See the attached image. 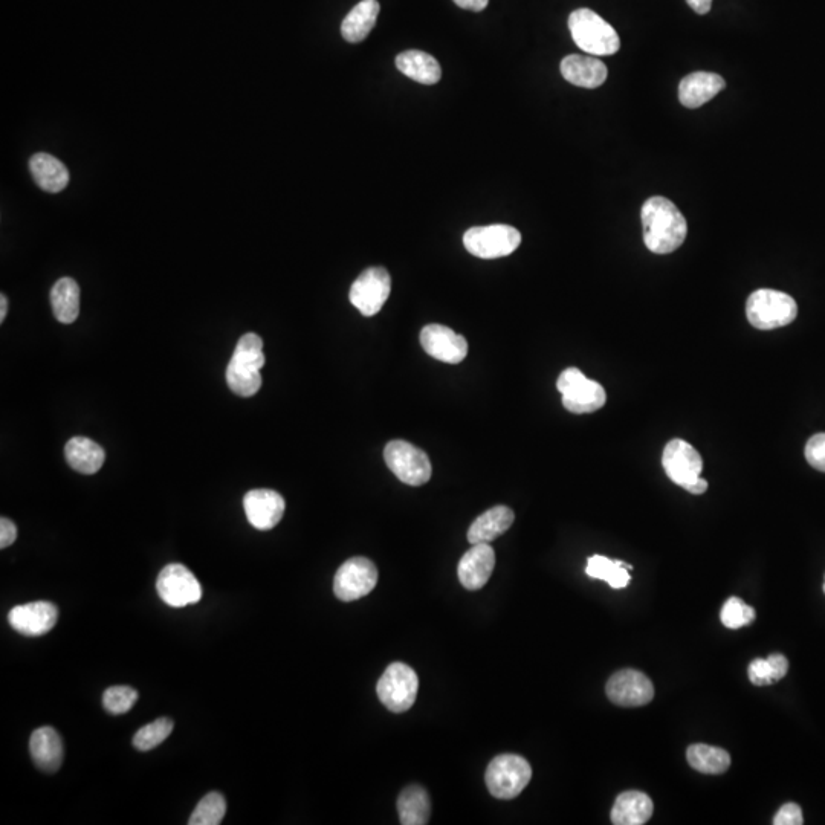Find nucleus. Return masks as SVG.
Segmentation results:
<instances>
[{
	"instance_id": "obj_1",
	"label": "nucleus",
	"mask_w": 825,
	"mask_h": 825,
	"mask_svg": "<svg viewBox=\"0 0 825 825\" xmlns=\"http://www.w3.org/2000/svg\"><path fill=\"white\" fill-rule=\"evenodd\" d=\"M644 243L654 254H671L685 242L688 225L679 208L662 196L648 199L642 207Z\"/></svg>"
},
{
	"instance_id": "obj_2",
	"label": "nucleus",
	"mask_w": 825,
	"mask_h": 825,
	"mask_svg": "<svg viewBox=\"0 0 825 825\" xmlns=\"http://www.w3.org/2000/svg\"><path fill=\"white\" fill-rule=\"evenodd\" d=\"M263 340L256 334H246L237 341L233 358L227 367V382L231 392L251 398L262 387L260 370L265 366Z\"/></svg>"
},
{
	"instance_id": "obj_3",
	"label": "nucleus",
	"mask_w": 825,
	"mask_h": 825,
	"mask_svg": "<svg viewBox=\"0 0 825 825\" xmlns=\"http://www.w3.org/2000/svg\"><path fill=\"white\" fill-rule=\"evenodd\" d=\"M569 30L578 48L592 55H613L621 48V39L610 23L589 8L573 11Z\"/></svg>"
},
{
	"instance_id": "obj_4",
	"label": "nucleus",
	"mask_w": 825,
	"mask_h": 825,
	"mask_svg": "<svg viewBox=\"0 0 825 825\" xmlns=\"http://www.w3.org/2000/svg\"><path fill=\"white\" fill-rule=\"evenodd\" d=\"M749 323L760 330L778 329L795 321L798 305L786 292L758 289L746 303Z\"/></svg>"
},
{
	"instance_id": "obj_5",
	"label": "nucleus",
	"mask_w": 825,
	"mask_h": 825,
	"mask_svg": "<svg viewBox=\"0 0 825 825\" xmlns=\"http://www.w3.org/2000/svg\"><path fill=\"white\" fill-rule=\"evenodd\" d=\"M532 778V767L520 755L505 754L495 757L486 769L485 781L497 800H512L526 789Z\"/></svg>"
},
{
	"instance_id": "obj_6",
	"label": "nucleus",
	"mask_w": 825,
	"mask_h": 825,
	"mask_svg": "<svg viewBox=\"0 0 825 825\" xmlns=\"http://www.w3.org/2000/svg\"><path fill=\"white\" fill-rule=\"evenodd\" d=\"M557 389L563 396L564 408L575 415L593 413L604 407L607 401L604 387L599 382L586 378L576 367H570L561 373Z\"/></svg>"
},
{
	"instance_id": "obj_7",
	"label": "nucleus",
	"mask_w": 825,
	"mask_h": 825,
	"mask_svg": "<svg viewBox=\"0 0 825 825\" xmlns=\"http://www.w3.org/2000/svg\"><path fill=\"white\" fill-rule=\"evenodd\" d=\"M520 243V231L502 224L470 228L463 236L466 251L485 260L511 256Z\"/></svg>"
},
{
	"instance_id": "obj_8",
	"label": "nucleus",
	"mask_w": 825,
	"mask_h": 825,
	"mask_svg": "<svg viewBox=\"0 0 825 825\" xmlns=\"http://www.w3.org/2000/svg\"><path fill=\"white\" fill-rule=\"evenodd\" d=\"M419 679L413 668L402 662L390 665L376 686L379 700L392 712H405L415 705Z\"/></svg>"
},
{
	"instance_id": "obj_9",
	"label": "nucleus",
	"mask_w": 825,
	"mask_h": 825,
	"mask_svg": "<svg viewBox=\"0 0 825 825\" xmlns=\"http://www.w3.org/2000/svg\"><path fill=\"white\" fill-rule=\"evenodd\" d=\"M384 459L390 471L405 485H425L433 474L427 453L405 440L389 442L384 450Z\"/></svg>"
},
{
	"instance_id": "obj_10",
	"label": "nucleus",
	"mask_w": 825,
	"mask_h": 825,
	"mask_svg": "<svg viewBox=\"0 0 825 825\" xmlns=\"http://www.w3.org/2000/svg\"><path fill=\"white\" fill-rule=\"evenodd\" d=\"M156 592L159 598L173 609L196 604L204 595L198 578L184 564L179 563L169 564L159 572Z\"/></svg>"
},
{
	"instance_id": "obj_11",
	"label": "nucleus",
	"mask_w": 825,
	"mask_h": 825,
	"mask_svg": "<svg viewBox=\"0 0 825 825\" xmlns=\"http://www.w3.org/2000/svg\"><path fill=\"white\" fill-rule=\"evenodd\" d=\"M392 291V279L387 269H366L350 288V303L355 306L364 317H373L381 311L385 301L389 300Z\"/></svg>"
},
{
	"instance_id": "obj_12",
	"label": "nucleus",
	"mask_w": 825,
	"mask_h": 825,
	"mask_svg": "<svg viewBox=\"0 0 825 825\" xmlns=\"http://www.w3.org/2000/svg\"><path fill=\"white\" fill-rule=\"evenodd\" d=\"M378 584V569L369 558L347 560L335 573L334 593L344 602L356 601L373 592Z\"/></svg>"
},
{
	"instance_id": "obj_13",
	"label": "nucleus",
	"mask_w": 825,
	"mask_h": 825,
	"mask_svg": "<svg viewBox=\"0 0 825 825\" xmlns=\"http://www.w3.org/2000/svg\"><path fill=\"white\" fill-rule=\"evenodd\" d=\"M605 693L615 705L638 708L653 700L654 686L641 671L622 670L610 677Z\"/></svg>"
},
{
	"instance_id": "obj_14",
	"label": "nucleus",
	"mask_w": 825,
	"mask_h": 825,
	"mask_svg": "<svg viewBox=\"0 0 825 825\" xmlns=\"http://www.w3.org/2000/svg\"><path fill=\"white\" fill-rule=\"evenodd\" d=\"M662 465L671 482L682 488L699 479L703 470V460L699 451L682 439L668 442L662 456Z\"/></svg>"
},
{
	"instance_id": "obj_15",
	"label": "nucleus",
	"mask_w": 825,
	"mask_h": 825,
	"mask_svg": "<svg viewBox=\"0 0 825 825\" xmlns=\"http://www.w3.org/2000/svg\"><path fill=\"white\" fill-rule=\"evenodd\" d=\"M59 609L52 602L36 601L17 605L8 613L11 627L23 636L39 638L46 635L57 624Z\"/></svg>"
},
{
	"instance_id": "obj_16",
	"label": "nucleus",
	"mask_w": 825,
	"mask_h": 825,
	"mask_svg": "<svg viewBox=\"0 0 825 825\" xmlns=\"http://www.w3.org/2000/svg\"><path fill=\"white\" fill-rule=\"evenodd\" d=\"M421 344L434 360L459 364L468 355V343L462 335L442 324H428L422 329Z\"/></svg>"
},
{
	"instance_id": "obj_17",
	"label": "nucleus",
	"mask_w": 825,
	"mask_h": 825,
	"mask_svg": "<svg viewBox=\"0 0 825 825\" xmlns=\"http://www.w3.org/2000/svg\"><path fill=\"white\" fill-rule=\"evenodd\" d=\"M243 508L251 526L259 531H269L279 525L286 503L282 495L272 489H253L243 497Z\"/></svg>"
},
{
	"instance_id": "obj_18",
	"label": "nucleus",
	"mask_w": 825,
	"mask_h": 825,
	"mask_svg": "<svg viewBox=\"0 0 825 825\" xmlns=\"http://www.w3.org/2000/svg\"><path fill=\"white\" fill-rule=\"evenodd\" d=\"M495 567V552L488 543L473 544L460 558L457 575L466 590H479L486 586Z\"/></svg>"
},
{
	"instance_id": "obj_19",
	"label": "nucleus",
	"mask_w": 825,
	"mask_h": 825,
	"mask_svg": "<svg viewBox=\"0 0 825 825\" xmlns=\"http://www.w3.org/2000/svg\"><path fill=\"white\" fill-rule=\"evenodd\" d=\"M561 74L570 85L578 88L595 89L604 85L609 71L604 63L590 55L572 54L561 62Z\"/></svg>"
},
{
	"instance_id": "obj_20",
	"label": "nucleus",
	"mask_w": 825,
	"mask_h": 825,
	"mask_svg": "<svg viewBox=\"0 0 825 825\" xmlns=\"http://www.w3.org/2000/svg\"><path fill=\"white\" fill-rule=\"evenodd\" d=\"M725 78L712 72H694L686 75L679 85V100L688 109H697L711 101L725 89Z\"/></svg>"
},
{
	"instance_id": "obj_21",
	"label": "nucleus",
	"mask_w": 825,
	"mask_h": 825,
	"mask_svg": "<svg viewBox=\"0 0 825 825\" xmlns=\"http://www.w3.org/2000/svg\"><path fill=\"white\" fill-rule=\"evenodd\" d=\"M34 764L43 772H57L63 763V741L59 732L49 726L36 729L30 738Z\"/></svg>"
},
{
	"instance_id": "obj_22",
	"label": "nucleus",
	"mask_w": 825,
	"mask_h": 825,
	"mask_svg": "<svg viewBox=\"0 0 825 825\" xmlns=\"http://www.w3.org/2000/svg\"><path fill=\"white\" fill-rule=\"evenodd\" d=\"M514 520V512L508 506H495L473 521L468 529V541L471 544L491 543L509 531Z\"/></svg>"
},
{
	"instance_id": "obj_23",
	"label": "nucleus",
	"mask_w": 825,
	"mask_h": 825,
	"mask_svg": "<svg viewBox=\"0 0 825 825\" xmlns=\"http://www.w3.org/2000/svg\"><path fill=\"white\" fill-rule=\"evenodd\" d=\"M65 457L72 470L91 476L101 470L106 453L94 440L85 436H75L66 444Z\"/></svg>"
},
{
	"instance_id": "obj_24",
	"label": "nucleus",
	"mask_w": 825,
	"mask_h": 825,
	"mask_svg": "<svg viewBox=\"0 0 825 825\" xmlns=\"http://www.w3.org/2000/svg\"><path fill=\"white\" fill-rule=\"evenodd\" d=\"M30 172L36 184L48 193H60L69 184L66 165L49 153H36L30 159Z\"/></svg>"
},
{
	"instance_id": "obj_25",
	"label": "nucleus",
	"mask_w": 825,
	"mask_h": 825,
	"mask_svg": "<svg viewBox=\"0 0 825 825\" xmlns=\"http://www.w3.org/2000/svg\"><path fill=\"white\" fill-rule=\"evenodd\" d=\"M653 810V801L647 793L630 790V792L621 793L616 798L612 810V822L616 825L647 824L648 819L653 815Z\"/></svg>"
},
{
	"instance_id": "obj_26",
	"label": "nucleus",
	"mask_w": 825,
	"mask_h": 825,
	"mask_svg": "<svg viewBox=\"0 0 825 825\" xmlns=\"http://www.w3.org/2000/svg\"><path fill=\"white\" fill-rule=\"evenodd\" d=\"M396 68L421 85H436L442 78V69L433 55L424 51H416V49L401 52L396 57Z\"/></svg>"
},
{
	"instance_id": "obj_27",
	"label": "nucleus",
	"mask_w": 825,
	"mask_h": 825,
	"mask_svg": "<svg viewBox=\"0 0 825 825\" xmlns=\"http://www.w3.org/2000/svg\"><path fill=\"white\" fill-rule=\"evenodd\" d=\"M378 0H361L341 23V34L349 43H360L367 39L375 28L379 16Z\"/></svg>"
},
{
	"instance_id": "obj_28",
	"label": "nucleus",
	"mask_w": 825,
	"mask_h": 825,
	"mask_svg": "<svg viewBox=\"0 0 825 825\" xmlns=\"http://www.w3.org/2000/svg\"><path fill=\"white\" fill-rule=\"evenodd\" d=\"M398 813L402 825L428 824L431 813V801L424 787H405L398 798Z\"/></svg>"
},
{
	"instance_id": "obj_29",
	"label": "nucleus",
	"mask_w": 825,
	"mask_h": 825,
	"mask_svg": "<svg viewBox=\"0 0 825 825\" xmlns=\"http://www.w3.org/2000/svg\"><path fill=\"white\" fill-rule=\"evenodd\" d=\"M51 306L54 317L63 324H71L80 314V286L71 277H63L52 286Z\"/></svg>"
},
{
	"instance_id": "obj_30",
	"label": "nucleus",
	"mask_w": 825,
	"mask_h": 825,
	"mask_svg": "<svg viewBox=\"0 0 825 825\" xmlns=\"http://www.w3.org/2000/svg\"><path fill=\"white\" fill-rule=\"evenodd\" d=\"M688 763L697 772L709 775L725 774L731 766V755L725 749L708 745H693L686 751Z\"/></svg>"
},
{
	"instance_id": "obj_31",
	"label": "nucleus",
	"mask_w": 825,
	"mask_h": 825,
	"mask_svg": "<svg viewBox=\"0 0 825 825\" xmlns=\"http://www.w3.org/2000/svg\"><path fill=\"white\" fill-rule=\"evenodd\" d=\"M631 566L622 561H613L609 558L595 555L587 561L586 573L590 578L602 580L613 589H624L630 583Z\"/></svg>"
},
{
	"instance_id": "obj_32",
	"label": "nucleus",
	"mask_w": 825,
	"mask_h": 825,
	"mask_svg": "<svg viewBox=\"0 0 825 825\" xmlns=\"http://www.w3.org/2000/svg\"><path fill=\"white\" fill-rule=\"evenodd\" d=\"M789 671V660L783 654H770L767 659L752 660L749 665V680L754 685H774L786 677Z\"/></svg>"
},
{
	"instance_id": "obj_33",
	"label": "nucleus",
	"mask_w": 825,
	"mask_h": 825,
	"mask_svg": "<svg viewBox=\"0 0 825 825\" xmlns=\"http://www.w3.org/2000/svg\"><path fill=\"white\" fill-rule=\"evenodd\" d=\"M227 813V801L217 792L208 793L199 801L195 812L191 813L190 825H219Z\"/></svg>"
},
{
	"instance_id": "obj_34",
	"label": "nucleus",
	"mask_w": 825,
	"mask_h": 825,
	"mask_svg": "<svg viewBox=\"0 0 825 825\" xmlns=\"http://www.w3.org/2000/svg\"><path fill=\"white\" fill-rule=\"evenodd\" d=\"M173 731V722L170 719H158L141 728L133 737V746L138 751L147 752L158 748L170 737Z\"/></svg>"
},
{
	"instance_id": "obj_35",
	"label": "nucleus",
	"mask_w": 825,
	"mask_h": 825,
	"mask_svg": "<svg viewBox=\"0 0 825 825\" xmlns=\"http://www.w3.org/2000/svg\"><path fill=\"white\" fill-rule=\"evenodd\" d=\"M138 700V691L132 686H110L104 691L103 705L110 714H126Z\"/></svg>"
},
{
	"instance_id": "obj_36",
	"label": "nucleus",
	"mask_w": 825,
	"mask_h": 825,
	"mask_svg": "<svg viewBox=\"0 0 825 825\" xmlns=\"http://www.w3.org/2000/svg\"><path fill=\"white\" fill-rule=\"evenodd\" d=\"M723 625L732 630L745 627L751 624L755 619V610L751 605L745 604L740 598H729L726 604L723 605L722 613H720Z\"/></svg>"
},
{
	"instance_id": "obj_37",
	"label": "nucleus",
	"mask_w": 825,
	"mask_h": 825,
	"mask_svg": "<svg viewBox=\"0 0 825 825\" xmlns=\"http://www.w3.org/2000/svg\"><path fill=\"white\" fill-rule=\"evenodd\" d=\"M807 462L815 468V470L825 473V433L815 434L810 437L806 445Z\"/></svg>"
},
{
	"instance_id": "obj_38",
	"label": "nucleus",
	"mask_w": 825,
	"mask_h": 825,
	"mask_svg": "<svg viewBox=\"0 0 825 825\" xmlns=\"http://www.w3.org/2000/svg\"><path fill=\"white\" fill-rule=\"evenodd\" d=\"M803 822V810L793 803L784 804L774 818L775 825H801Z\"/></svg>"
},
{
	"instance_id": "obj_39",
	"label": "nucleus",
	"mask_w": 825,
	"mask_h": 825,
	"mask_svg": "<svg viewBox=\"0 0 825 825\" xmlns=\"http://www.w3.org/2000/svg\"><path fill=\"white\" fill-rule=\"evenodd\" d=\"M16 538V525H14L13 521L8 520V518L2 517V520H0V547L7 549V547H10L11 544L16 541Z\"/></svg>"
},
{
	"instance_id": "obj_40",
	"label": "nucleus",
	"mask_w": 825,
	"mask_h": 825,
	"mask_svg": "<svg viewBox=\"0 0 825 825\" xmlns=\"http://www.w3.org/2000/svg\"><path fill=\"white\" fill-rule=\"evenodd\" d=\"M454 4H456L457 7L463 8V10L479 13V11H483L488 7L489 0H454Z\"/></svg>"
},
{
	"instance_id": "obj_41",
	"label": "nucleus",
	"mask_w": 825,
	"mask_h": 825,
	"mask_svg": "<svg viewBox=\"0 0 825 825\" xmlns=\"http://www.w3.org/2000/svg\"><path fill=\"white\" fill-rule=\"evenodd\" d=\"M686 2L697 14H702V16L711 11L712 0H686Z\"/></svg>"
},
{
	"instance_id": "obj_42",
	"label": "nucleus",
	"mask_w": 825,
	"mask_h": 825,
	"mask_svg": "<svg viewBox=\"0 0 825 825\" xmlns=\"http://www.w3.org/2000/svg\"><path fill=\"white\" fill-rule=\"evenodd\" d=\"M683 489H686V491L691 492V494L700 495L703 494V492H706V489H708V482H706L705 479H702V477H699V479L694 480L693 483H690V485H686Z\"/></svg>"
},
{
	"instance_id": "obj_43",
	"label": "nucleus",
	"mask_w": 825,
	"mask_h": 825,
	"mask_svg": "<svg viewBox=\"0 0 825 825\" xmlns=\"http://www.w3.org/2000/svg\"><path fill=\"white\" fill-rule=\"evenodd\" d=\"M8 314V298L4 294L0 295V323H4Z\"/></svg>"
},
{
	"instance_id": "obj_44",
	"label": "nucleus",
	"mask_w": 825,
	"mask_h": 825,
	"mask_svg": "<svg viewBox=\"0 0 825 825\" xmlns=\"http://www.w3.org/2000/svg\"><path fill=\"white\" fill-rule=\"evenodd\" d=\"M824 593H825V584H824Z\"/></svg>"
}]
</instances>
